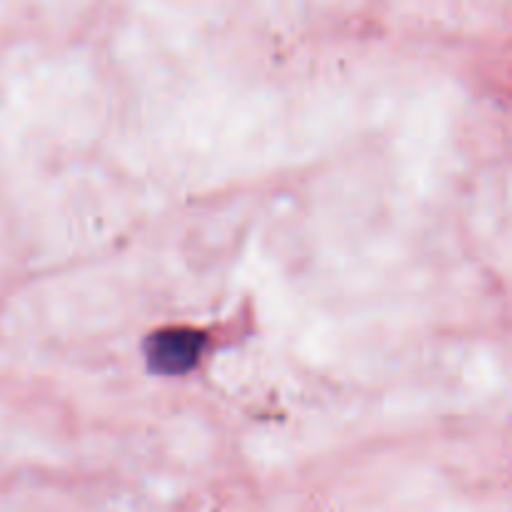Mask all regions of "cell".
<instances>
[{
    "instance_id": "1",
    "label": "cell",
    "mask_w": 512,
    "mask_h": 512,
    "mask_svg": "<svg viewBox=\"0 0 512 512\" xmlns=\"http://www.w3.org/2000/svg\"><path fill=\"white\" fill-rule=\"evenodd\" d=\"M205 335L193 328H163L145 340L148 365L160 375H183L198 363Z\"/></svg>"
}]
</instances>
